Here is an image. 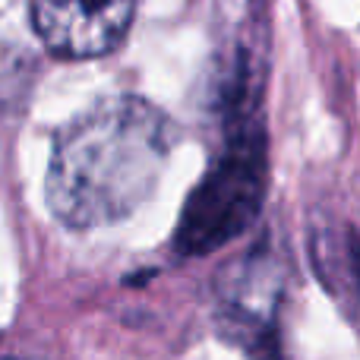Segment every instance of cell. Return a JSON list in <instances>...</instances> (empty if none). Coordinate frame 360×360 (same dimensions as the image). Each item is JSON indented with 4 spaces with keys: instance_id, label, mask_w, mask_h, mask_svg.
I'll use <instances>...</instances> for the list:
<instances>
[{
    "instance_id": "2",
    "label": "cell",
    "mask_w": 360,
    "mask_h": 360,
    "mask_svg": "<svg viewBox=\"0 0 360 360\" xmlns=\"http://www.w3.org/2000/svg\"><path fill=\"white\" fill-rule=\"evenodd\" d=\"M250 95L247 67L240 63L228 92V143L180 212L174 231V250L180 256H205L224 247L262 212L269 184L266 133L256 120V98Z\"/></svg>"
},
{
    "instance_id": "3",
    "label": "cell",
    "mask_w": 360,
    "mask_h": 360,
    "mask_svg": "<svg viewBox=\"0 0 360 360\" xmlns=\"http://www.w3.org/2000/svg\"><path fill=\"white\" fill-rule=\"evenodd\" d=\"M32 29L54 57L92 60L127 38L136 0H32Z\"/></svg>"
},
{
    "instance_id": "1",
    "label": "cell",
    "mask_w": 360,
    "mask_h": 360,
    "mask_svg": "<svg viewBox=\"0 0 360 360\" xmlns=\"http://www.w3.org/2000/svg\"><path fill=\"white\" fill-rule=\"evenodd\" d=\"M174 127L143 95L95 101L54 136L48 205L67 228H101L130 218L165 174Z\"/></svg>"
}]
</instances>
